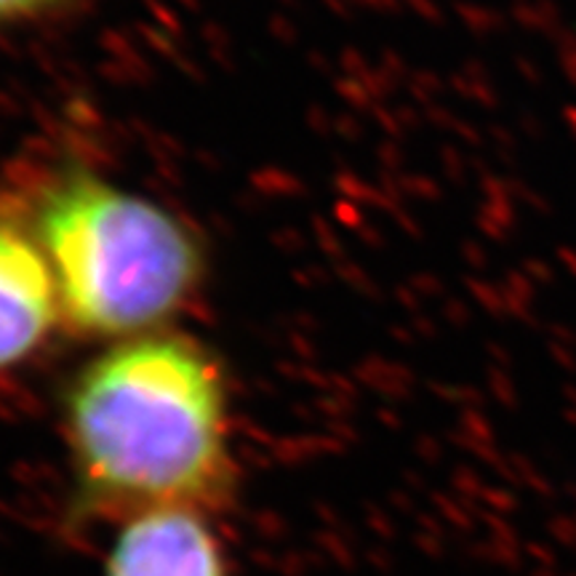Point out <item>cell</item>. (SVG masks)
I'll return each mask as SVG.
<instances>
[{
	"instance_id": "cell-4",
	"label": "cell",
	"mask_w": 576,
	"mask_h": 576,
	"mask_svg": "<svg viewBox=\"0 0 576 576\" xmlns=\"http://www.w3.org/2000/svg\"><path fill=\"white\" fill-rule=\"evenodd\" d=\"M59 326V291L33 225L0 214V377L33 360Z\"/></svg>"
},
{
	"instance_id": "cell-1",
	"label": "cell",
	"mask_w": 576,
	"mask_h": 576,
	"mask_svg": "<svg viewBox=\"0 0 576 576\" xmlns=\"http://www.w3.org/2000/svg\"><path fill=\"white\" fill-rule=\"evenodd\" d=\"M73 531L150 510L221 515L236 504L238 459L225 369L182 332L105 345L59 401Z\"/></svg>"
},
{
	"instance_id": "cell-2",
	"label": "cell",
	"mask_w": 576,
	"mask_h": 576,
	"mask_svg": "<svg viewBox=\"0 0 576 576\" xmlns=\"http://www.w3.org/2000/svg\"><path fill=\"white\" fill-rule=\"evenodd\" d=\"M33 230L62 323L80 339L116 345L166 332L208 275L204 238L182 214L97 171L73 169L46 187Z\"/></svg>"
},
{
	"instance_id": "cell-3",
	"label": "cell",
	"mask_w": 576,
	"mask_h": 576,
	"mask_svg": "<svg viewBox=\"0 0 576 576\" xmlns=\"http://www.w3.org/2000/svg\"><path fill=\"white\" fill-rule=\"evenodd\" d=\"M99 576H232L214 515L150 510L112 525Z\"/></svg>"
},
{
	"instance_id": "cell-5",
	"label": "cell",
	"mask_w": 576,
	"mask_h": 576,
	"mask_svg": "<svg viewBox=\"0 0 576 576\" xmlns=\"http://www.w3.org/2000/svg\"><path fill=\"white\" fill-rule=\"evenodd\" d=\"M65 3L69 0H0V28L46 17Z\"/></svg>"
}]
</instances>
